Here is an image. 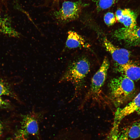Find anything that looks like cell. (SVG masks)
I'll list each match as a JSON object with an SVG mask.
<instances>
[{"label": "cell", "mask_w": 140, "mask_h": 140, "mask_svg": "<svg viewBox=\"0 0 140 140\" xmlns=\"http://www.w3.org/2000/svg\"><path fill=\"white\" fill-rule=\"evenodd\" d=\"M109 87L111 99L116 107L128 101L135 90L134 81L123 75L112 79Z\"/></svg>", "instance_id": "cell-1"}, {"label": "cell", "mask_w": 140, "mask_h": 140, "mask_svg": "<svg viewBox=\"0 0 140 140\" xmlns=\"http://www.w3.org/2000/svg\"><path fill=\"white\" fill-rule=\"evenodd\" d=\"M90 68V63L85 58L74 61L68 65L59 82L70 83L77 91L89 72Z\"/></svg>", "instance_id": "cell-2"}, {"label": "cell", "mask_w": 140, "mask_h": 140, "mask_svg": "<svg viewBox=\"0 0 140 140\" xmlns=\"http://www.w3.org/2000/svg\"><path fill=\"white\" fill-rule=\"evenodd\" d=\"M83 5L80 1H64L61 8L54 12L53 15L60 23H68L79 18Z\"/></svg>", "instance_id": "cell-3"}, {"label": "cell", "mask_w": 140, "mask_h": 140, "mask_svg": "<svg viewBox=\"0 0 140 140\" xmlns=\"http://www.w3.org/2000/svg\"><path fill=\"white\" fill-rule=\"evenodd\" d=\"M114 36L128 45L135 46L140 43V27L136 25L131 28L123 27L115 31Z\"/></svg>", "instance_id": "cell-4"}, {"label": "cell", "mask_w": 140, "mask_h": 140, "mask_svg": "<svg viewBox=\"0 0 140 140\" xmlns=\"http://www.w3.org/2000/svg\"><path fill=\"white\" fill-rule=\"evenodd\" d=\"M103 43L106 50L110 54L118 66L130 62L131 54L129 51L115 46L106 38L104 39Z\"/></svg>", "instance_id": "cell-5"}, {"label": "cell", "mask_w": 140, "mask_h": 140, "mask_svg": "<svg viewBox=\"0 0 140 140\" xmlns=\"http://www.w3.org/2000/svg\"><path fill=\"white\" fill-rule=\"evenodd\" d=\"M109 63L107 57H105L99 69L93 76L90 88L91 93L97 94L101 90L107 78Z\"/></svg>", "instance_id": "cell-6"}, {"label": "cell", "mask_w": 140, "mask_h": 140, "mask_svg": "<svg viewBox=\"0 0 140 140\" xmlns=\"http://www.w3.org/2000/svg\"><path fill=\"white\" fill-rule=\"evenodd\" d=\"M140 109V92L134 99L126 106L118 108L115 115L114 127L118 125L120 121L124 117Z\"/></svg>", "instance_id": "cell-7"}, {"label": "cell", "mask_w": 140, "mask_h": 140, "mask_svg": "<svg viewBox=\"0 0 140 140\" xmlns=\"http://www.w3.org/2000/svg\"><path fill=\"white\" fill-rule=\"evenodd\" d=\"M42 115V112H36L33 110L30 114L24 116L23 121L24 131L34 136H38L39 121Z\"/></svg>", "instance_id": "cell-8"}, {"label": "cell", "mask_w": 140, "mask_h": 140, "mask_svg": "<svg viewBox=\"0 0 140 140\" xmlns=\"http://www.w3.org/2000/svg\"><path fill=\"white\" fill-rule=\"evenodd\" d=\"M115 16L117 22L122 24L125 27H133L136 25L137 15L129 9H118Z\"/></svg>", "instance_id": "cell-9"}, {"label": "cell", "mask_w": 140, "mask_h": 140, "mask_svg": "<svg viewBox=\"0 0 140 140\" xmlns=\"http://www.w3.org/2000/svg\"><path fill=\"white\" fill-rule=\"evenodd\" d=\"M117 71L133 81L140 80V66L130 62L118 66Z\"/></svg>", "instance_id": "cell-10"}, {"label": "cell", "mask_w": 140, "mask_h": 140, "mask_svg": "<svg viewBox=\"0 0 140 140\" xmlns=\"http://www.w3.org/2000/svg\"><path fill=\"white\" fill-rule=\"evenodd\" d=\"M89 46L84 39L76 32L69 31L68 32V36L65 47L68 49L78 47H88Z\"/></svg>", "instance_id": "cell-11"}, {"label": "cell", "mask_w": 140, "mask_h": 140, "mask_svg": "<svg viewBox=\"0 0 140 140\" xmlns=\"http://www.w3.org/2000/svg\"><path fill=\"white\" fill-rule=\"evenodd\" d=\"M4 34L9 36L18 37L19 34L11 26L7 18L1 16L0 10V34Z\"/></svg>", "instance_id": "cell-12"}, {"label": "cell", "mask_w": 140, "mask_h": 140, "mask_svg": "<svg viewBox=\"0 0 140 140\" xmlns=\"http://www.w3.org/2000/svg\"><path fill=\"white\" fill-rule=\"evenodd\" d=\"M128 135L131 139L140 138V119L134 122L128 129Z\"/></svg>", "instance_id": "cell-13"}, {"label": "cell", "mask_w": 140, "mask_h": 140, "mask_svg": "<svg viewBox=\"0 0 140 140\" xmlns=\"http://www.w3.org/2000/svg\"><path fill=\"white\" fill-rule=\"evenodd\" d=\"M118 0H97L96 5L98 11L108 9L111 6Z\"/></svg>", "instance_id": "cell-14"}, {"label": "cell", "mask_w": 140, "mask_h": 140, "mask_svg": "<svg viewBox=\"0 0 140 140\" xmlns=\"http://www.w3.org/2000/svg\"><path fill=\"white\" fill-rule=\"evenodd\" d=\"M2 95H6L12 97H15L8 85L0 81V96Z\"/></svg>", "instance_id": "cell-15"}, {"label": "cell", "mask_w": 140, "mask_h": 140, "mask_svg": "<svg viewBox=\"0 0 140 140\" xmlns=\"http://www.w3.org/2000/svg\"><path fill=\"white\" fill-rule=\"evenodd\" d=\"M104 20L105 23L108 26L113 25L117 22L114 14L111 12H108L104 15Z\"/></svg>", "instance_id": "cell-16"}, {"label": "cell", "mask_w": 140, "mask_h": 140, "mask_svg": "<svg viewBox=\"0 0 140 140\" xmlns=\"http://www.w3.org/2000/svg\"><path fill=\"white\" fill-rule=\"evenodd\" d=\"M128 129L124 130L119 134L116 140H130L128 135Z\"/></svg>", "instance_id": "cell-17"}, {"label": "cell", "mask_w": 140, "mask_h": 140, "mask_svg": "<svg viewBox=\"0 0 140 140\" xmlns=\"http://www.w3.org/2000/svg\"><path fill=\"white\" fill-rule=\"evenodd\" d=\"M11 107V105L9 102L0 97V109L8 108Z\"/></svg>", "instance_id": "cell-18"}, {"label": "cell", "mask_w": 140, "mask_h": 140, "mask_svg": "<svg viewBox=\"0 0 140 140\" xmlns=\"http://www.w3.org/2000/svg\"><path fill=\"white\" fill-rule=\"evenodd\" d=\"M25 133L23 130L18 132L15 135L14 140H26L25 137Z\"/></svg>", "instance_id": "cell-19"}, {"label": "cell", "mask_w": 140, "mask_h": 140, "mask_svg": "<svg viewBox=\"0 0 140 140\" xmlns=\"http://www.w3.org/2000/svg\"><path fill=\"white\" fill-rule=\"evenodd\" d=\"M6 0H0V7L5 3Z\"/></svg>", "instance_id": "cell-20"}, {"label": "cell", "mask_w": 140, "mask_h": 140, "mask_svg": "<svg viewBox=\"0 0 140 140\" xmlns=\"http://www.w3.org/2000/svg\"><path fill=\"white\" fill-rule=\"evenodd\" d=\"M3 128V126L0 123V136L2 134Z\"/></svg>", "instance_id": "cell-21"}, {"label": "cell", "mask_w": 140, "mask_h": 140, "mask_svg": "<svg viewBox=\"0 0 140 140\" xmlns=\"http://www.w3.org/2000/svg\"><path fill=\"white\" fill-rule=\"evenodd\" d=\"M60 0H52L53 3V4L59 3V2Z\"/></svg>", "instance_id": "cell-22"}, {"label": "cell", "mask_w": 140, "mask_h": 140, "mask_svg": "<svg viewBox=\"0 0 140 140\" xmlns=\"http://www.w3.org/2000/svg\"><path fill=\"white\" fill-rule=\"evenodd\" d=\"M15 2L16 5H17V7L18 8H20L19 7V5L18 4V0H15Z\"/></svg>", "instance_id": "cell-23"}, {"label": "cell", "mask_w": 140, "mask_h": 140, "mask_svg": "<svg viewBox=\"0 0 140 140\" xmlns=\"http://www.w3.org/2000/svg\"><path fill=\"white\" fill-rule=\"evenodd\" d=\"M137 112L139 115H140V109H139Z\"/></svg>", "instance_id": "cell-24"}]
</instances>
